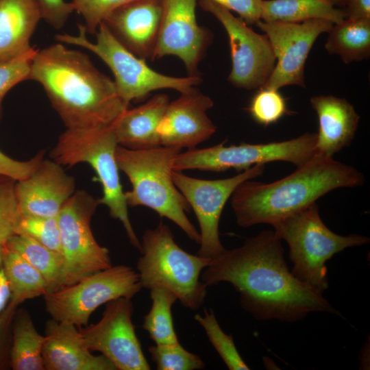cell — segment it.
I'll use <instances>...</instances> for the list:
<instances>
[{
  "mask_svg": "<svg viewBox=\"0 0 370 370\" xmlns=\"http://www.w3.org/2000/svg\"><path fill=\"white\" fill-rule=\"evenodd\" d=\"M281 241L274 231H262L212 259L201 280L207 286L230 283L242 308L258 321L291 323L314 312L341 316L322 294L292 274Z\"/></svg>",
  "mask_w": 370,
  "mask_h": 370,
  "instance_id": "obj_1",
  "label": "cell"
},
{
  "mask_svg": "<svg viewBox=\"0 0 370 370\" xmlns=\"http://www.w3.org/2000/svg\"><path fill=\"white\" fill-rule=\"evenodd\" d=\"M29 80L42 86L66 129L111 125L128 108L86 53L62 42L36 50Z\"/></svg>",
  "mask_w": 370,
  "mask_h": 370,
  "instance_id": "obj_2",
  "label": "cell"
},
{
  "mask_svg": "<svg viewBox=\"0 0 370 370\" xmlns=\"http://www.w3.org/2000/svg\"><path fill=\"white\" fill-rule=\"evenodd\" d=\"M297 167L273 182H242L230 197L237 224L243 227L273 225L334 189L357 187L365 182L362 173L354 167L319 154Z\"/></svg>",
  "mask_w": 370,
  "mask_h": 370,
  "instance_id": "obj_3",
  "label": "cell"
},
{
  "mask_svg": "<svg viewBox=\"0 0 370 370\" xmlns=\"http://www.w3.org/2000/svg\"><path fill=\"white\" fill-rule=\"evenodd\" d=\"M180 151V149L163 145L147 149H130L119 145L116 160L119 171L132 184V189L125 192L127 206L154 210L199 244V232L186 216L190 206L172 177L173 163Z\"/></svg>",
  "mask_w": 370,
  "mask_h": 370,
  "instance_id": "obj_4",
  "label": "cell"
},
{
  "mask_svg": "<svg viewBox=\"0 0 370 370\" xmlns=\"http://www.w3.org/2000/svg\"><path fill=\"white\" fill-rule=\"evenodd\" d=\"M140 244L142 255L136 267L143 288H164L173 292L184 307L194 310L201 307L208 287L201 275L212 259L182 249L162 221L145 231Z\"/></svg>",
  "mask_w": 370,
  "mask_h": 370,
  "instance_id": "obj_5",
  "label": "cell"
},
{
  "mask_svg": "<svg viewBox=\"0 0 370 370\" xmlns=\"http://www.w3.org/2000/svg\"><path fill=\"white\" fill-rule=\"evenodd\" d=\"M272 226L276 236L288 245L292 274L322 295L329 288L326 262L346 248L369 242L366 236L333 232L321 220L316 202Z\"/></svg>",
  "mask_w": 370,
  "mask_h": 370,
  "instance_id": "obj_6",
  "label": "cell"
},
{
  "mask_svg": "<svg viewBox=\"0 0 370 370\" xmlns=\"http://www.w3.org/2000/svg\"><path fill=\"white\" fill-rule=\"evenodd\" d=\"M119 146L111 125L66 129L51 151V159L62 166L87 163L102 186L99 204L106 206L110 216L120 221L131 244L139 251L141 244L130 220L125 192L116 160Z\"/></svg>",
  "mask_w": 370,
  "mask_h": 370,
  "instance_id": "obj_7",
  "label": "cell"
},
{
  "mask_svg": "<svg viewBox=\"0 0 370 370\" xmlns=\"http://www.w3.org/2000/svg\"><path fill=\"white\" fill-rule=\"evenodd\" d=\"M76 35L58 34L56 40L62 43L83 47L97 56L114 75L117 93L126 107L133 101H143L154 90L174 89L188 93L202 82L201 76L172 77L158 73L125 48L101 23L95 34V42L90 41L83 24H78Z\"/></svg>",
  "mask_w": 370,
  "mask_h": 370,
  "instance_id": "obj_8",
  "label": "cell"
},
{
  "mask_svg": "<svg viewBox=\"0 0 370 370\" xmlns=\"http://www.w3.org/2000/svg\"><path fill=\"white\" fill-rule=\"evenodd\" d=\"M316 142L315 133L264 144L225 146V141H223L206 148L195 147L180 151L174 159L173 170L221 172L234 169L241 172L254 165L274 161L288 162L299 166L314 156Z\"/></svg>",
  "mask_w": 370,
  "mask_h": 370,
  "instance_id": "obj_9",
  "label": "cell"
},
{
  "mask_svg": "<svg viewBox=\"0 0 370 370\" xmlns=\"http://www.w3.org/2000/svg\"><path fill=\"white\" fill-rule=\"evenodd\" d=\"M99 205V199L77 190L58 215L63 260L60 288L112 266L109 250L97 242L91 230Z\"/></svg>",
  "mask_w": 370,
  "mask_h": 370,
  "instance_id": "obj_10",
  "label": "cell"
},
{
  "mask_svg": "<svg viewBox=\"0 0 370 370\" xmlns=\"http://www.w3.org/2000/svg\"><path fill=\"white\" fill-rule=\"evenodd\" d=\"M142 288L132 267L111 266L45 295V307L52 319L80 327L101 305L120 297L132 299Z\"/></svg>",
  "mask_w": 370,
  "mask_h": 370,
  "instance_id": "obj_11",
  "label": "cell"
},
{
  "mask_svg": "<svg viewBox=\"0 0 370 370\" xmlns=\"http://www.w3.org/2000/svg\"><path fill=\"white\" fill-rule=\"evenodd\" d=\"M263 164H258L227 178L206 180L173 171V182L193 209L199 226V256L213 259L226 249L219 237V221L227 200L243 182L261 175Z\"/></svg>",
  "mask_w": 370,
  "mask_h": 370,
  "instance_id": "obj_12",
  "label": "cell"
},
{
  "mask_svg": "<svg viewBox=\"0 0 370 370\" xmlns=\"http://www.w3.org/2000/svg\"><path fill=\"white\" fill-rule=\"evenodd\" d=\"M199 4L215 16L227 32L232 60L227 80L235 87L247 90L262 87L276 63L266 34L256 33L242 19L215 2L200 0Z\"/></svg>",
  "mask_w": 370,
  "mask_h": 370,
  "instance_id": "obj_13",
  "label": "cell"
},
{
  "mask_svg": "<svg viewBox=\"0 0 370 370\" xmlns=\"http://www.w3.org/2000/svg\"><path fill=\"white\" fill-rule=\"evenodd\" d=\"M256 25L265 33L276 58L273 73L262 87H305L304 66L308 54L317 38L328 33L334 23L325 19L301 23L260 20Z\"/></svg>",
  "mask_w": 370,
  "mask_h": 370,
  "instance_id": "obj_14",
  "label": "cell"
},
{
  "mask_svg": "<svg viewBox=\"0 0 370 370\" xmlns=\"http://www.w3.org/2000/svg\"><path fill=\"white\" fill-rule=\"evenodd\" d=\"M131 299L120 297L107 303L101 319L79 330L90 351H97L119 370H149L132 322Z\"/></svg>",
  "mask_w": 370,
  "mask_h": 370,
  "instance_id": "obj_15",
  "label": "cell"
},
{
  "mask_svg": "<svg viewBox=\"0 0 370 370\" xmlns=\"http://www.w3.org/2000/svg\"><path fill=\"white\" fill-rule=\"evenodd\" d=\"M160 30L152 60L175 56L188 75L200 76L198 65L212 40V34L196 18L197 0H162Z\"/></svg>",
  "mask_w": 370,
  "mask_h": 370,
  "instance_id": "obj_16",
  "label": "cell"
},
{
  "mask_svg": "<svg viewBox=\"0 0 370 370\" xmlns=\"http://www.w3.org/2000/svg\"><path fill=\"white\" fill-rule=\"evenodd\" d=\"M213 106L196 88L169 101L158 129L160 145L189 149L210 138L217 130L207 115Z\"/></svg>",
  "mask_w": 370,
  "mask_h": 370,
  "instance_id": "obj_17",
  "label": "cell"
},
{
  "mask_svg": "<svg viewBox=\"0 0 370 370\" xmlns=\"http://www.w3.org/2000/svg\"><path fill=\"white\" fill-rule=\"evenodd\" d=\"M21 215L57 217L75 190V180L53 160L43 158L25 179L17 181Z\"/></svg>",
  "mask_w": 370,
  "mask_h": 370,
  "instance_id": "obj_18",
  "label": "cell"
},
{
  "mask_svg": "<svg viewBox=\"0 0 370 370\" xmlns=\"http://www.w3.org/2000/svg\"><path fill=\"white\" fill-rule=\"evenodd\" d=\"M162 12V0H134L114 10L103 23L128 51L152 60Z\"/></svg>",
  "mask_w": 370,
  "mask_h": 370,
  "instance_id": "obj_19",
  "label": "cell"
},
{
  "mask_svg": "<svg viewBox=\"0 0 370 370\" xmlns=\"http://www.w3.org/2000/svg\"><path fill=\"white\" fill-rule=\"evenodd\" d=\"M45 336L42 354L45 369H116L104 356L91 353L73 324L51 319L46 323Z\"/></svg>",
  "mask_w": 370,
  "mask_h": 370,
  "instance_id": "obj_20",
  "label": "cell"
},
{
  "mask_svg": "<svg viewBox=\"0 0 370 370\" xmlns=\"http://www.w3.org/2000/svg\"><path fill=\"white\" fill-rule=\"evenodd\" d=\"M310 101L319 123L315 154L333 158L353 140L360 116L344 98L319 95L311 97Z\"/></svg>",
  "mask_w": 370,
  "mask_h": 370,
  "instance_id": "obj_21",
  "label": "cell"
},
{
  "mask_svg": "<svg viewBox=\"0 0 370 370\" xmlns=\"http://www.w3.org/2000/svg\"><path fill=\"white\" fill-rule=\"evenodd\" d=\"M169 103L168 95L159 93L138 107L124 110L111 125L118 145L130 149L160 146L158 129Z\"/></svg>",
  "mask_w": 370,
  "mask_h": 370,
  "instance_id": "obj_22",
  "label": "cell"
},
{
  "mask_svg": "<svg viewBox=\"0 0 370 370\" xmlns=\"http://www.w3.org/2000/svg\"><path fill=\"white\" fill-rule=\"evenodd\" d=\"M41 19L36 0H0V61L34 49L30 40Z\"/></svg>",
  "mask_w": 370,
  "mask_h": 370,
  "instance_id": "obj_23",
  "label": "cell"
},
{
  "mask_svg": "<svg viewBox=\"0 0 370 370\" xmlns=\"http://www.w3.org/2000/svg\"><path fill=\"white\" fill-rule=\"evenodd\" d=\"M45 336L36 329L29 313L17 309L12 323L10 365L13 370H44L42 347Z\"/></svg>",
  "mask_w": 370,
  "mask_h": 370,
  "instance_id": "obj_24",
  "label": "cell"
},
{
  "mask_svg": "<svg viewBox=\"0 0 370 370\" xmlns=\"http://www.w3.org/2000/svg\"><path fill=\"white\" fill-rule=\"evenodd\" d=\"M345 18L343 9L327 0H262L261 20L301 23L325 19L338 23Z\"/></svg>",
  "mask_w": 370,
  "mask_h": 370,
  "instance_id": "obj_25",
  "label": "cell"
},
{
  "mask_svg": "<svg viewBox=\"0 0 370 370\" xmlns=\"http://www.w3.org/2000/svg\"><path fill=\"white\" fill-rule=\"evenodd\" d=\"M325 47L345 64L370 57V19L345 18L332 25Z\"/></svg>",
  "mask_w": 370,
  "mask_h": 370,
  "instance_id": "obj_26",
  "label": "cell"
},
{
  "mask_svg": "<svg viewBox=\"0 0 370 370\" xmlns=\"http://www.w3.org/2000/svg\"><path fill=\"white\" fill-rule=\"evenodd\" d=\"M2 268L9 283L10 301L19 306L25 301L48 293L42 274L16 252L2 245Z\"/></svg>",
  "mask_w": 370,
  "mask_h": 370,
  "instance_id": "obj_27",
  "label": "cell"
},
{
  "mask_svg": "<svg viewBox=\"0 0 370 370\" xmlns=\"http://www.w3.org/2000/svg\"><path fill=\"white\" fill-rule=\"evenodd\" d=\"M3 245L20 255L42 274L47 284L48 293L60 288L62 255L23 234H14Z\"/></svg>",
  "mask_w": 370,
  "mask_h": 370,
  "instance_id": "obj_28",
  "label": "cell"
},
{
  "mask_svg": "<svg viewBox=\"0 0 370 370\" xmlns=\"http://www.w3.org/2000/svg\"><path fill=\"white\" fill-rule=\"evenodd\" d=\"M151 306L144 317L143 327L157 345L180 343L173 326L171 308L177 300L176 295L164 288L150 290Z\"/></svg>",
  "mask_w": 370,
  "mask_h": 370,
  "instance_id": "obj_29",
  "label": "cell"
},
{
  "mask_svg": "<svg viewBox=\"0 0 370 370\" xmlns=\"http://www.w3.org/2000/svg\"><path fill=\"white\" fill-rule=\"evenodd\" d=\"M195 319L204 328L210 342L229 369H249L238 353L232 335L223 331L211 308L204 309V315L196 314Z\"/></svg>",
  "mask_w": 370,
  "mask_h": 370,
  "instance_id": "obj_30",
  "label": "cell"
},
{
  "mask_svg": "<svg viewBox=\"0 0 370 370\" xmlns=\"http://www.w3.org/2000/svg\"><path fill=\"white\" fill-rule=\"evenodd\" d=\"M278 90L261 87L252 97L247 110L257 123L268 126L291 113Z\"/></svg>",
  "mask_w": 370,
  "mask_h": 370,
  "instance_id": "obj_31",
  "label": "cell"
},
{
  "mask_svg": "<svg viewBox=\"0 0 370 370\" xmlns=\"http://www.w3.org/2000/svg\"><path fill=\"white\" fill-rule=\"evenodd\" d=\"M15 234L29 236L50 250L62 255L58 217L21 215Z\"/></svg>",
  "mask_w": 370,
  "mask_h": 370,
  "instance_id": "obj_32",
  "label": "cell"
},
{
  "mask_svg": "<svg viewBox=\"0 0 370 370\" xmlns=\"http://www.w3.org/2000/svg\"><path fill=\"white\" fill-rule=\"evenodd\" d=\"M148 352L158 370H195L205 367L197 355L184 349L180 343L151 345Z\"/></svg>",
  "mask_w": 370,
  "mask_h": 370,
  "instance_id": "obj_33",
  "label": "cell"
},
{
  "mask_svg": "<svg viewBox=\"0 0 370 370\" xmlns=\"http://www.w3.org/2000/svg\"><path fill=\"white\" fill-rule=\"evenodd\" d=\"M16 180L0 175V245L14 234L21 217Z\"/></svg>",
  "mask_w": 370,
  "mask_h": 370,
  "instance_id": "obj_34",
  "label": "cell"
},
{
  "mask_svg": "<svg viewBox=\"0 0 370 370\" xmlns=\"http://www.w3.org/2000/svg\"><path fill=\"white\" fill-rule=\"evenodd\" d=\"M134 0H71L84 21L86 33L95 35L101 23L116 9Z\"/></svg>",
  "mask_w": 370,
  "mask_h": 370,
  "instance_id": "obj_35",
  "label": "cell"
},
{
  "mask_svg": "<svg viewBox=\"0 0 370 370\" xmlns=\"http://www.w3.org/2000/svg\"><path fill=\"white\" fill-rule=\"evenodd\" d=\"M37 49L14 59L0 61V121L3 116V101L16 84L28 80L32 60Z\"/></svg>",
  "mask_w": 370,
  "mask_h": 370,
  "instance_id": "obj_36",
  "label": "cell"
},
{
  "mask_svg": "<svg viewBox=\"0 0 370 370\" xmlns=\"http://www.w3.org/2000/svg\"><path fill=\"white\" fill-rule=\"evenodd\" d=\"M44 151L38 152L26 161L14 160L0 150V175L20 181L27 177L44 158Z\"/></svg>",
  "mask_w": 370,
  "mask_h": 370,
  "instance_id": "obj_37",
  "label": "cell"
},
{
  "mask_svg": "<svg viewBox=\"0 0 370 370\" xmlns=\"http://www.w3.org/2000/svg\"><path fill=\"white\" fill-rule=\"evenodd\" d=\"M42 18L55 29H62L74 12L71 2L65 0H36Z\"/></svg>",
  "mask_w": 370,
  "mask_h": 370,
  "instance_id": "obj_38",
  "label": "cell"
},
{
  "mask_svg": "<svg viewBox=\"0 0 370 370\" xmlns=\"http://www.w3.org/2000/svg\"><path fill=\"white\" fill-rule=\"evenodd\" d=\"M18 306L10 301L0 313V369L10 367V352L12 341V323Z\"/></svg>",
  "mask_w": 370,
  "mask_h": 370,
  "instance_id": "obj_39",
  "label": "cell"
},
{
  "mask_svg": "<svg viewBox=\"0 0 370 370\" xmlns=\"http://www.w3.org/2000/svg\"><path fill=\"white\" fill-rule=\"evenodd\" d=\"M228 10L236 12L247 25H256L261 20L262 0H210Z\"/></svg>",
  "mask_w": 370,
  "mask_h": 370,
  "instance_id": "obj_40",
  "label": "cell"
},
{
  "mask_svg": "<svg viewBox=\"0 0 370 370\" xmlns=\"http://www.w3.org/2000/svg\"><path fill=\"white\" fill-rule=\"evenodd\" d=\"M343 9L345 18L370 19V0H349Z\"/></svg>",
  "mask_w": 370,
  "mask_h": 370,
  "instance_id": "obj_41",
  "label": "cell"
},
{
  "mask_svg": "<svg viewBox=\"0 0 370 370\" xmlns=\"http://www.w3.org/2000/svg\"><path fill=\"white\" fill-rule=\"evenodd\" d=\"M10 296L11 292L8 281L3 268H0V313L5 308Z\"/></svg>",
  "mask_w": 370,
  "mask_h": 370,
  "instance_id": "obj_42",
  "label": "cell"
},
{
  "mask_svg": "<svg viewBox=\"0 0 370 370\" xmlns=\"http://www.w3.org/2000/svg\"><path fill=\"white\" fill-rule=\"evenodd\" d=\"M331 2L334 5L344 8L349 0H327Z\"/></svg>",
  "mask_w": 370,
  "mask_h": 370,
  "instance_id": "obj_43",
  "label": "cell"
},
{
  "mask_svg": "<svg viewBox=\"0 0 370 370\" xmlns=\"http://www.w3.org/2000/svg\"><path fill=\"white\" fill-rule=\"evenodd\" d=\"M2 264V245H0V265Z\"/></svg>",
  "mask_w": 370,
  "mask_h": 370,
  "instance_id": "obj_44",
  "label": "cell"
}]
</instances>
